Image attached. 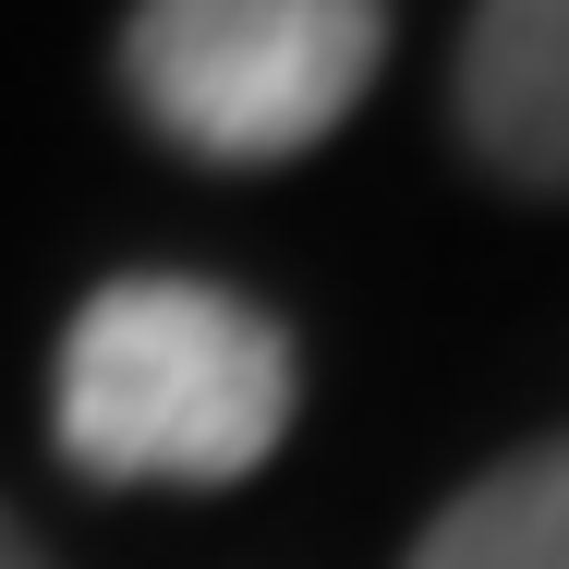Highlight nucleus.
<instances>
[{"label":"nucleus","mask_w":569,"mask_h":569,"mask_svg":"<svg viewBox=\"0 0 569 569\" xmlns=\"http://www.w3.org/2000/svg\"><path fill=\"white\" fill-rule=\"evenodd\" d=\"M400 569H569V437L472 472Z\"/></svg>","instance_id":"obj_4"},{"label":"nucleus","mask_w":569,"mask_h":569,"mask_svg":"<svg viewBox=\"0 0 569 569\" xmlns=\"http://www.w3.org/2000/svg\"><path fill=\"white\" fill-rule=\"evenodd\" d=\"M388 61V0H133L121 98L207 170L316 158Z\"/></svg>","instance_id":"obj_2"},{"label":"nucleus","mask_w":569,"mask_h":569,"mask_svg":"<svg viewBox=\"0 0 569 569\" xmlns=\"http://www.w3.org/2000/svg\"><path fill=\"white\" fill-rule=\"evenodd\" d=\"M0 569H49V558H37V546H24V533H12V521H0Z\"/></svg>","instance_id":"obj_5"},{"label":"nucleus","mask_w":569,"mask_h":569,"mask_svg":"<svg viewBox=\"0 0 569 569\" xmlns=\"http://www.w3.org/2000/svg\"><path fill=\"white\" fill-rule=\"evenodd\" d=\"M460 146L533 194H569V0H472L449 61Z\"/></svg>","instance_id":"obj_3"},{"label":"nucleus","mask_w":569,"mask_h":569,"mask_svg":"<svg viewBox=\"0 0 569 569\" xmlns=\"http://www.w3.org/2000/svg\"><path fill=\"white\" fill-rule=\"evenodd\" d=\"M303 412L291 328L194 267L98 279L49 363V437L98 485H242Z\"/></svg>","instance_id":"obj_1"}]
</instances>
